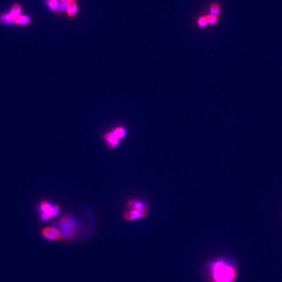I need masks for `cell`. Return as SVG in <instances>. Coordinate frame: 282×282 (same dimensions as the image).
Listing matches in <instances>:
<instances>
[{"label":"cell","mask_w":282,"mask_h":282,"mask_svg":"<svg viewBox=\"0 0 282 282\" xmlns=\"http://www.w3.org/2000/svg\"><path fill=\"white\" fill-rule=\"evenodd\" d=\"M129 210H139L148 211L149 206L146 202L137 199H129L126 203Z\"/></svg>","instance_id":"5"},{"label":"cell","mask_w":282,"mask_h":282,"mask_svg":"<svg viewBox=\"0 0 282 282\" xmlns=\"http://www.w3.org/2000/svg\"><path fill=\"white\" fill-rule=\"evenodd\" d=\"M197 24L201 28H205L208 24V19H207V15L206 16H201L197 21Z\"/></svg>","instance_id":"14"},{"label":"cell","mask_w":282,"mask_h":282,"mask_svg":"<svg viewBox=\"0 0 282 282\" xmlns=\"http://www.w3.org/2000/svg\"><path fill=\"white\" fill-rule=\"evenodd\" d=\"M68 1H73V0H68Z\"/></svg>","instance_id":"20"},{"label":"cell","mask_w":282,"mask_h":282,"mask_svg":"<svg viewBox=\"0 0 282 282\" xmlns=\"http://www.w3.org/2000/svg\"><path fill=\"white\" fill-rule=\"evenodd\" d=\"M31 21H32V20H31V18L29 16L20 15L15 18L14 20H13V23L17 25L26 26L30 24Z\"/></svg>","instance_id":"8"},{"label":"cell","mask_w":282,"mask_h":282,"mask_svg":"<svg viewBox=\"0 0 282 282\" xmlns=\"http://www.w3.org/2000/svg\"><path fill=\"white\" fill-rule=\"evenodd\" d=\"M148 215V211L139 210H128L123 214V218L126 221L133 222L145 218Z\"/></svg>","instance_id":"4"},{"label":"cell","mask_w":282,"mask_h":282,"mask_svg":"<svg viewBox=\"0 0 282 282\" xmlns=\"http://www.w3.org/2000/svg\"><path fill=\"white\" fill-rule=\"evenodd\" d=\"M210 14L215 16H219L221 13V7L216 2H214L210 6Z\"/></svg>","instance_id":"11"},{"label":"cell","mask_w":282,"mask_h":282,"mask_svg":"<svg viewBox=\"0 0 282 282\" xmlns=\"http://www.w3.org/2000/svg\"><path fill=\"white\" fill-rule=\"evenodd\" d=\"M60 1H61V2H64V1H65V0H60Z\"/></svg>","instance_id":"19"},{"label":"cell","mask_w":282,"mask_h":282,"mask_svg":"<svg viewBox=\"0 0 282 282\" xmlns=\"http://www.w3.org/2000/svg\"><path fill=\"white\" fill-rule=\"evenodd\" d=\"M51 218H52L51 215L49 214H46V213H43L41 216V219L42 221H47V220L50 219Z\"/></svg>","instance_id":"18"},{"label":"cell","mask_w":282,"mask_h":282,"mask_svg":"<svg viewBox=\"0 0 282 282\" xmlns=\"http://www.w3.org/2000/svg\"><path fill=\"white\" fill-rule=\"evenodd\" d=\"M43 235L49 240H57L61 237V234L58 229L53 227H46L44 229Z\"/></svg>","instance_id":"6"},{"label":"cell","mask_w":282,"mask_h":282,"mask_svg":"<svg viewBox=\"0 0 282 282\" xmlns=\"http://www.w3.org/2000/svg\"><path fill=\"white\" fill-rule=\"evenodd\" d=\"M21 11H22L21 5H20L19 3H16V4H15L14 5L12 6V7L11 8V10L10 12H9L8 14L12 18L13 20H14V19L15 17H16L17 16H19V15H20Z\"/></svg>","instance_id":"10"},{"label":"cell","mask_w":282,"mask_h":282,"mask_svg":"<svg viewBox=\"0 0 282 282\" xmlns=\"http://www.w3.org/2000/svg\"><path fill=\"white\" fill-rule=\"evenodd\" d=\"M208 270L212 282H235L237 277L235 261L229 257H218L211 261Z\"/></svg>","instance_id":"1"},{"label":"cell","mask_w":282,"mask_h":282,"mask_svg":"<svg viewBox=\"0 0 282 282\" xmlns=\"http://www.w3.org/2000/svg\"><path fill=\"white\" fill-rule=\"evenodd\" d=\"M70 1H68V0H65V1L61 2V3L60 4V7H59V12H63L67 10V9L68 7V5L69 4Z\"/></svg>","instance_id":"16"},{"label":"cell","mask_w":282,"mask_h":282,"mask_svg":"<svg viewBox=\"0 0 282 282\" xmlns=\"http://www.w3.org/2000/svg\"><path fill=\"white\" fill-rule=\"evenodd\" d=\"M59 225L60 229L63 232L61 236L68 237L72 236L76 231L77 224L74 220L69 216H65L61 219L59 222Z\"/></svg>","instance_id":"2"},{"label":"cell","mask_w":282,"mask_h":282,"mask_svg":"<svg viewBox=\"0 0 282 282\" xmlns=\"http://www.w3.org/2000/svg\"><path fill=\"white\" fill-rule=\"evenodd\" d=\"M207 19H208V24L210 25H215L218 22V16L212 15H207Z\"/></svg>","instance_id":"15"},{"label":"cell","mask_w":282,"mask_h":282,"mask_svg":"<svg viewBox=\"0 0 282 282\" xmlns=\"http://www.w3.org/2000/svg\"><path fill=\"white\" fill-rule=\"evenodd\" d=\"M111 130L112 131V133L121 140L126 137L127 133V127L123 125L116 126L114 127Z\"/></svg>","instance_id":"7"},{"label":"cell","mask_w":282,"mask_h":282,"mask_svg":"<svg viewBox=\"0 0 282 282\" xmlns=\"http://www.w3.org/2000/svg\"><path fill=\"white\" fill-rule=\"evenodd\" d=\"M78 11V6L77 2L73 0V1H70L68 7L66 10V12L67 13V15L70 18H73L76 15Z\"/></svg>","instance_id":"9"},{"label":"cell","mask_w":282,"mask_h":282,"mask_svg":"<svg viewBox=\"0 0 282 282\" xmlns=\"http://www.w3.org/2000/svg\"><path fill=\"white\" fill-rule=\"evenodd\" d=\"M46 3L53 12H59L60 4L58 0H46Z\"/></svg>","instance_id":"12"},{"label":"cell","mask_w":282,"mask_h":282,"mask_svg":"<svg viewBox=\"0 0 282 282\" xmlns=\"http://www.w3.org/2000/svg\"><path fill=\"white\" fill-rule=\"evenodd\" d=\"M60 206H58V205H53V207H52V211H51V216L52 218L53 217H54L56 216V215H58L60 212Z\"/></svg>","instance_id":"17"},{"label":"cell","mask_w":282,"mask_h":282,"mask_svg":"<svg viewBox=\"0 0 282 282\" xmlns=\"http://www.w3.org/2000/svg\"><path fill=\"white\" fill-rule=\"evenodd\" d=\"M102 138L105 144L111 149L117 148L121 143V140L119 139L111 129L104 133Z\"/></svg>","instance_id":"3"},{"label":"cell","mask_w":282,"mask_h":282,"mask_svg":"<svg viewBox=\"0 0 282 282\" xmlns=\"http://www.w3.org/2000/svg\"><path fill=\"white\" fill-rule=\"evenodd\" d=\"M53 205L46 201H43L41 203V209L43 212V213H46L49 214L51 215V211L52 209ZM52 217V216H51Z\"/></svg>","instance_id":"13"}]
</instances>
